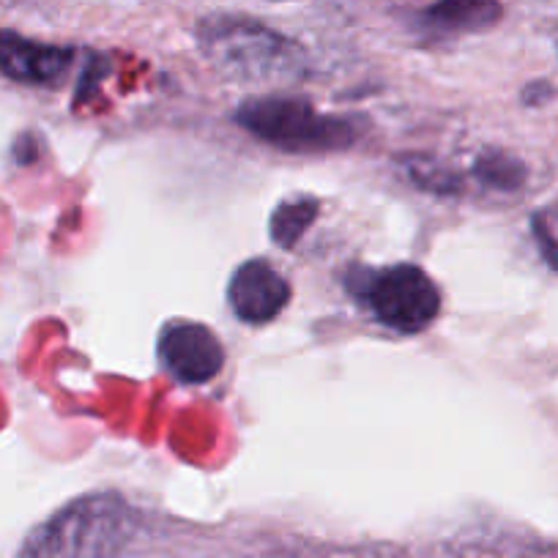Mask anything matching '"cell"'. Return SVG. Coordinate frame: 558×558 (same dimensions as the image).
I'll return each mask as SVG.
<instances>
[{
    "label": "cell",
    "mask_w": 558,
    "mask_h": 558,
    "mask_svg": "<svg viewBox=\"0 0 558 558\" xmlns=\"http://www.w3.org/2000/svg\"><path fill=\"white\" fill-rule=\"evenodd\" d=\"M132 531L134 514L123 498L85 496L39 525L25 539L20 558H112Z\"/></svg>",
    "instance_id": "obj_1"
},
{
    "label": "cell",
    "mask_w": 558,
    "mask_h": 558,
    "mask_svg": "<svg viewBox=\"0 0 558 558\" xmlns=\"http://www.w3.org/2000/svg\"><path fill=\"white\" fill-rule=\"evenodd\" d=\"M235 121L268 146L293 154L342 151L362 134L356 118L324 116L307 99L279 94L246 99Z\"/></svg>",
    "instance_id": "obj_2"
},
{
    "label": "cell",
    "mask_w": 558,
    "mask_h": 558,
    "mask_svg": "<svg viewBox=\"0 0 558 558\" xmlns=\"http://www.w3.org/2000/svg\"><path fill=\"white\" fill-rule=\"evenodd\" d=\"M214 66L239 80H271L296 74L302 50L286 36L246 17H208L197 31Z\"/></svg>",
    "instance_id": "obj_3"
},
{
    "label": "cell",
    "mask_w": 558,
    "mask_h": 558,
    "mask_svg": "<svg viewBox=\"0 0 558 558\" xmlns=\"http://www.w3.org/2000/svg\"><path fill=\"white\" fill-rule=\"evenodd\" d=\"M362 299L369 313L389 329L402 335H418L441 313V293L430 274L411 263L367 271Z\"/></svg>",
    "instance_id": "obj_4"
},
{
    "label": "cell",
    "mask_w": 558,
    "mask_h": 558,
    "mask_svg": "<svg viewBox=\"0 0 558 558\" xmlns=\"http://www.w3.org/2000/svg\"><path fill=\"white\" fill-rule=\"evenodd\" d=\"M159 356L181 384H206L225 364L222 342L203 324H173L162 331Z\"/></svg>",
    "instance_id": "obj_5"
},
{
    "label": "cell",
    "mask_w": 558,
    "mask_h": 558,
    "mask_svg": "<svg viewBox=\"0 0 558 558\" xmlns=\"http://www.w3.org/2000/svg\"><path fill=\"white\" fill-rule=\"evenodd\" d=\"M228 302L235 318H241L244 324H268L288 307L291 286L271 263L255 257V260L241 263L233 271Z\"/></svg>",
    "instance_id": "obj_6"
},
{
    "label": "cell",
    "mask_w": 558,
    "mask_h": 558,
    "mask_svg": "<svg viewBox=\"0 0 558 558\" xmlns=\"http://www.w3.org/2000/svg\"><path fill=\"white\" fill-rule=\"evenodd\" d=\"M74 63L69 47L41 45L25 36L0 31V72L17 83L58 85Z\"/></svg>",
    "instance_id": "obj_7"
},
{
    "label": "cell",
    "mask_w": 558,
    "mask_h": 558,
    "mask_svg": "<svg viewBox=\"0 0 558 558\" xmlns=\"http://www.w3.org/2000/svg\"><path fill=\"white\" fill-rule=\"evenodd\" d=\"M504 7L498 0H438L425 12V23L447 34H476L501 20Z\"/></svg>",
    "instance_id": "obj_8"
},
{
    "label": "cell",
    "mask_w": 558,
    "mask_h": 558,
    "mask_svg": "<svg viewBox=\"0 0 558 558\" xmlns=\"http://www.w3.org/2000/svg\"><path fill=\"white\" fill-rule=\"evenodd\" d=\"M315 217H318V201H310V197H299V201H288L277 206L271 217L274 244L286 246V250L296 246V241L307 233Z\"/></svg>",
    "instance_id": "obj_9"
},
{
    "label": "cell",
    "mask_w": 558,
    "mask_h": 558,
    "mask_svg": "<svg viewBox=\"0 0 558 558\" xmlns=\"http://www.w3.org/2000/svg\"><path fill=\"white\" fill-rule=\"evenodd\" d=\"M476 175L482 184L493 186V190H518L525 179V170L518 159L507 157V154H487L476 165Z\"/></svg>",
    "instance_id": "obj_10"
},
{
    "label": "cell",
    "mask_w": 558,
    "mask_h": 558,
    "mask_svg": "<svg viewBox=\"0 0 558 558\" xmlns=\"http://www.w3.org/2000/svg\"><path fill=\"white\" fill-rule=\"evenodd\" d=\"M531 230H534V239L545 260L558 268V206H547L536 211L534 219H531Z\"/></svg>",
    "instance_id": "obj_11"
}]
</instances>
